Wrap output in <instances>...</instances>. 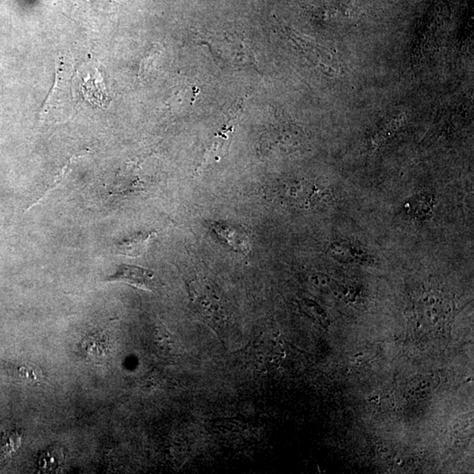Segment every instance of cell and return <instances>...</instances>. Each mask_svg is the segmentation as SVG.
Here are the masks:
<instances>
[{"mask_svg": "<svg viewBox=\"0 0 474 474\" xmlns=\"http://www.w3.org/2000/svg\"><path fill=\"white\" fill-rule=\"evenodd\" d=\"M105 282L125 283L148 292H153L157 284L153 271L129 264H121L116 273L108 277Z\"/></svg>", "mask_w": 474, "mask_h": 474, "instance_id": "cell-1", "label": "cell"}, {"mask_svg": "<svg viewBox=\"0 0 474 474\" xmlns=\"http://www.w3.org/2000/svg\"><path fill=\"white\" fill-rule=\"evenodd\" d=\"M210 227L221 239L226 242L234 251L247 255L251 249L249 237L238 226L227 223H210Z\"/></svg>", "mask_w": 474, "mask_h": 474, "instance_id": "cell-2", "label": "cell"}, {"mask_svg": "<svg viewBox=\"0 0 474 474\" xmlns=\"http://www.w3.org/2000/svg\"><path fill=\"white\" fill-rule=\"evenodd\" d=\"M153 236L154 233L138 232L125 237L115 245L117 253L127 255V257H139L145 253Z\"/></svg>", "mask_w": 474, "mask_h": 474, "instance_id": "cell-3", "label": "cell"}, {"mask_svg": "<svg viewBox=\"0 0 474 474\" xmlns=\"http://www.w3.org/2000/svg\"><path fill=\"white\" fill-rule=\"evenodd\" d=\"M434 205V198L429 193H421L414 196L405 204V211L406 213L417 219H423V217L428 216Z\"/></svg>", "mask_w": 474, "mask_h": 474, "instance_id": "cell-4", "label": "cell"}, {"mask_svg": "<svg viewBox=\"0 0 474 474\" xmlns=\"http://www.w3.org/2000/svg\"><path fill=\"white\" fill-rule=\"evenodd\" d=\"M23 436L17 429L6 430L0 436V462L9 460L17 453Z\"/></svg>", "mask_w": 474, "mask_h": 474, "instance_id": "cell-5", "label": "cell"}]
</instances>
